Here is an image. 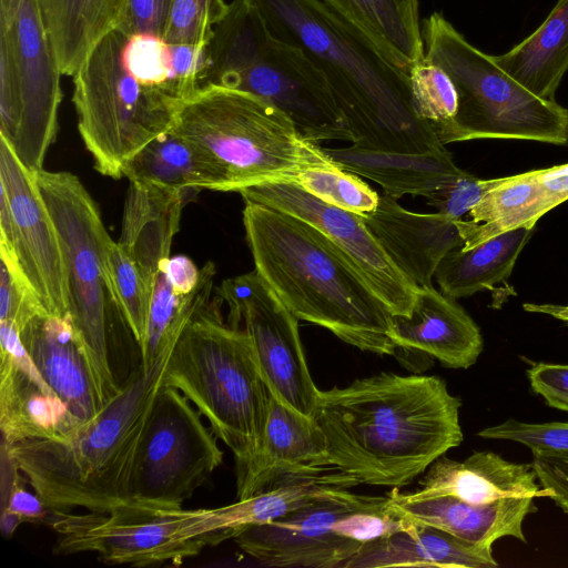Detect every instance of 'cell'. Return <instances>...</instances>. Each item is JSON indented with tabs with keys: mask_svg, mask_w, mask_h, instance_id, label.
Returning a JSON list of instances; mask_svg holds the SVG:
<instances>
[{
	"mask_svg": "<svg viewBox=\"0 0 568 568\" xmlns=\"http://www.w3.org/2000/svg\"><path fill=\"white\" fill-rule=\"evenodd\" d=\"M486 439H503L523 444L531 452L568 454V423L531 424L509 418L484 428L477 434Z\"/></svg>",
	"mask_w": 568,
	"mask_h": 568,
	"instance_id": "40",
	"label": "cell"
},
{
	"mask_svg": "<svg viewBox=\"0 0 568 568\" xmlns=\"http://www.w3.org/2000/svg\"><path fill=\"white\" fill-rule=\"evenodd\" d=\"M527 377L548 406L568 412V364L538 362L527 369Z\"/></svg>",
	"mask_w": 568,
	"mask_h": 568,
	"instance_id": "44",
	"label": "cell"
},
{
	"mask_svg": "<svg viewBox=\"0 0 568 568\" xmlns=\"http://www.w3.org/2000/svg\"><path fill=\"white\" fill-rule=\"evenodd\" d=\"M171 130L211 156L224 179V192L295 180L305 168L335 164L271 102L222 85L199 89Z\"/></svg>",
	"mask_w": 568,
	"mask_h": 568,
	"instance_id": "7",
	"label": "cell"
},
{
	"mask_svg": "<svg viewBox=\"0 0 568 568\" xmlns=\"http://www.w3.org/2000/svg\"><path fill=\"white\" fill-rule=\"evenodd\" d=\"M3 509L20 517L23 523L48 524L54 513V509L48 507L38 494L28 491L17 479L11 485L8 505Z\"/></svg>",
	"mask_w": 568,
	"mask_h": 568,
	"instance_id": "46",
	"label": "cell"
},
{
	"mask_svg": "<svg viewBox=\"0 0 568 568\" xmlns=\"http://www.w3.org/2000/svg\"><path fill=\"white\" fill-rule=\"evenodd\" d=\"M532 230L505 232L466 251L454 248L435 272L440 291L453 298L467 297L507 280Z\"/></svg>",
	"mask_w": 568,
	"mask_h": 568,
	"instance_id": "34",
	"label": "cell"
},
{
	"mask_svg": "<svg viewBox=\"0 0 568 568\" xmlns=\"http://www.w3.org/2000/svg\"><path fill=\"white\" fill-rule=\"evenodd\" d=\"M549 211L536 170L501 178L469 211L468 219L458 220L460 247L466 251L505 232L534 229Z\"/></svg>",
	"mask_w": 568,
	"mask_h": 568,
	"instance_id": "31",
	"label": "cell"
},
{
	"mask_svg": "<svg viewBox=\"0 0 568 568\" xmlns=\"http://www.w3.org/2000/svg\"><path fill=\"white\" fill-rule=\"evenodd\" d=\"M0 429L4 446L28 439L59 438L78 426L67 405L42 376L0 354Z\"/></svg>",
	"mask_w": 568,
	"mask_h": 568,
	"instance_id": "28",
	"label": "cell"
},
{
	"mask_svg": "<svg viewBox=\"0 0 568 568\" xmlns=\"http://www.w3.org/2000/svg\"><path fill=\"white\" fill-rule=\"evenodd\" d=\"M214 300L181 333L163 385L180 390L232 452L236 475L258 454L267 422L270 390L250 335L223 321Z\"/></svg>",
	"mask_w": 568,
	"mask_h": 568,
	"instance_id": "5",
	"label": "cell"
},
{
	"mask_svg": "<svg viewBox=\"0 0 568 568\" xmlns=\"http://www.w3.org/2000/svg\"><path fill=\"white\" fill-rule=\"evenodd\" d=\"M123 39L118 29L109 32L72 75L81 139L94 169L114 180L130 158L173 128L187 101L135 77L122 58Z\"/></svg>",
	"mask_w": 568,
	"mask_h": 568,
	"instance_id": "9",
	"label": "cell"
},
{
	"mask_svg": "<svg viewBox=\"0 0 568 568\" xmlns=\"http://www.w3.org/2000/svg\"><path fill=\"white\" fill-rule=\"evenodd\" d=\"M171 0H128L116 27L125 36L138 33L164 38Z\"/></svg>",
	"mask_w": 568,
	"mask_h": 568,
	"instance_id": "43",
	"label": "cell"
},
{
	"mask_svg": "<svg viewBox=\"0 0 568 568\" xmlns=\"http://www.w3.org/2000/svg\"><path fill=\"white\" fill-rule=\"evenodd\" d=\"M491 59L532 94L555 101L568 71V0H557L531 34Z\"/></svg>",
	"mask_w": 568,
	"mask_h": 568,
	"instance_id": "30",
	"label": "cell"
},
{
	"mask_svg": "<svg viewBox=\"0 0 568 568\" xmlns=\"http://www.w3.org/2000/svg\"><path fill=\"white\" fill-rule=\"evenodd\" d=\"M217 439L192 403L176 388L163 385L136 453L126 507L182 508L222 464Z\"/></svg>",
	"mask_w": 568,
	"mask_h": 568,
	"instance_id": "13",
	"label": "cell"
},
{
	"mask_svg": "<svg viewBox=\"0 0 568 568\" xmlns=\"http://www.w3.org/2000/svg\"><path fill=\"white\" fill-rule=\"evenodd\" d=\"M497 566L491 546L468 542L445 530L414 521L406 530L364 544L344 568Z\"/></svg>",
	"mask_w": 568,
	"mask_h": 568,
	"instance_id": "26",
	"label": "cell"
},
{
	"mask_svg": "<svg viewBox=\"0 0 568 568\" xmlns=\"http://www.w3.org/2000/svg\"><path fill=\"white\" fill-rule=\"evenodd\" d=\"M389 496H367L333 486L317 499L233 539L266 567L344 568L372 540L410 528Z\"/></svg>",
	"mask_w": 568,
	"mask_h": 568,
	"instance_id": "10",
	"label": "cell"
},
{
	"mask_svg": "<svg viewBox=\"0 0 568 568\" xmlns=\"http://www.w3.org/2000/svg\"><path fill=\"white\" fill-rule=\"evenodd\" d=\"M0 257L48 315L70 318L68 273L57 226L28 170L0 136Z\"/></svg>",
	"mask_w": 568,
	"mask_h": 568,
	"instance_id": "14",
	"label": "cell"
},
{
	"mask_svg": "<svg viewBox=\"0 0 568 568\" xmlns=\"http://www.w3.org/2000/svg\"><path fill=\"white\" fill-rule=\"evenodd\" d=\"M163 270L173 288L179 293H190L197 285L201 270L186 256H174L161 262Z\"/></svg>",
	"mask_w": 568,
	"mask_h": 568,
	"instance_id": "47",
	"label": "cell"
},
{
	"mask_svg": "<svg viewBox=\"0 0 568 568\" xmlns=\"http://www.w3.org/2000/svg\"><path fill=\"white\" fill-rule=\"evenodd\" d=\"M294 181L323 202L361 216L374 212L379 202L381 195L359 175L337 164L305 168Z\"/></svg>",
	"mask_w": 568,
	"mask_h": 568,
	"instance_id": "37",
	"label": "cell"
},
{
	"mask_svg": "<svg viewBox=\"0 0 568 568\" xmlns=\"http://www.w3.org/2000/svg\"><path fill=\"white\" fill-rule=\"evenodd\" d=\"M215 266L207 262L201 268L195 288L186 294L176 292L159 267L151 295L148 326L140 346L141 364L150 366L173 342H176L192 317L211 302Z\"/></svg>",
	"mask_w": 568,
	"mask_h": 568,
	"instance_id": "35",
	"label": "cell"
},
{
	"mask_svg": "<svg viewBox=\"0 0 568 568\" xmlns=\"http://www.w3.org/2000/svg\"><path fill=\"white\" fill-rule=\"evenodd\" d=\"M206 84L253 93L282 110L308 140L352 142L323 71L300 47L271 34L251 0H234L207 47Z\"/></svg>",
	"mask_w": 568,
	"mask_h": 568,
	"instance_id": "6",
	"label": "cell"
},
{
	"mask_svg": "<svg viewBox=\"0 0 568 568\" xmlns=\"http://www.w3.org/2000/svg\"><path fill=\"white\" fill-rule=\"evenodd\" d=\"M339 168L379 184L395 199L422 195L426 199L447 187L465 171L447 150L442 153L409 154L358 148H323Z\"/></svg>",
	"mask_w": 568,
	"mask_h": 568,
	"instance_id": "27",
	"label": "cell"
},
{
	"mask_svg": "<svg viewBox=\"0 0 568 568\" xmlns=\"http://www.w3.org/2000/svg\"><path fill=\"white\" fill-rule=\"evenodd\" d=\"M329 469L334 467L328 462L326 440L314 418L292 409L270 393L262 447L236 475V497H251L285 476Z\"/></svg>",
	"mask_w": 568,
	"mask_h": 568,
	"instance_id": "20",
	"label": "cell"
},
{
	"mask_svg": "<svg viewBox=\"0 0 568 568\" xmlns=\"http://www.w3.org/2000/svg\"><path fill=\"white\" fill-rule=\"evenodd\" d=\"M244 203L255 270L287 308L361 351L394 355L392 313L349 260L300 217Z\"/></svg>",
	"mask_w": 568,
	"mask_h": 568,
	"instance_id": "3",
	"label": "cell"
},
{
	"mask_svg": "<svg viewBox=\"0 0 568 568\" xmlns=\"http://www.w3.org/2000/svg\"><path fill=\"white\" fill-rule=\"evenodd\" d=\"M550 210L568 200V163L536 170Z\"/></svg>",
	"mask_w": 568,
	"mask_h": 568,
	"instance_id": "48",
	"label": "cell"
},
{
	"mask_svg": "<svg viewBox=\"0 0 568 568\" xmlns=\"http://www.w3.org/2000/svg\"><path fill=\"white\" fill-rule=\"evenodd\" d=\"M357 483L337 469L314 475L285 476L264 490L235 503L212 509H184L181 536L203 539L210 546L233 539L243 530L276 520L317 499L328 488H351Z\"/></svg>",
	"mask_w": 568,
	"mask_h": 568,
	"instance_id": "18",
	"label": "cell"
},
{
	"mask_svg": "<svg viewBox=\"0 0 568 568\" xmlns=\"http://www.w3.org/2000/svg\"><path fill=\"white\" fill-rule=\"evenodd\" d=\"M410 88L418 115L434 130L450 122L458 110V94L452 78L425 58L409 71Z\"/></svg>",
	"mask_w": 568,
	"mask_h": 568,
	"instance_id": "38",
	"label": "cell"
},
{
	"mask_svg": "<svg viewBox=\"0 0 568 568\" xmlns=\"http://www.w3.org/2000/svg\"><path fill=\"white\" fill-rule=\"evenodd\" d=\"M224 0H171L164 40L172 44L206 48L214 27L226 16Z\"/></svg>",
	"mask_w": 568,
	"mask_h": 568,
	"instance_id": "39",
	"label": "cell"
},
{
	"mask_svg": "<svg viewBox=\"0 0 568 568\" xmlns=\"http://www.w3.org/2000/svg\"><path fill=\"white\" fill-rule=\"evenodd\" d=\"M57 226L68 273L69 315L90 364L103 406L121 389L111 364L108 295L102 252L111 237L99 207L70 172H36Z\"/></svg>",
	"mask_w": 568,
	"mask_h": 568,
	"instance_id": "11",
	"label": "cell"
},
{
	"mask_svg": "<svg viewBox=\"0 0 568 568\" xmlns=\"http://www.w3.org/2000/svg\"><path fill=\"white\" fill-rule=\"evenodd\" d=\"M47 314L22 277L1 261L0 322L19 332L37 315Z\"/></svg>",
	"mask_w": 568,
	"mask_h": 568,
	"instance_id": "41",
	"label": "cell"
},
{
	"mask_svg": "<svg viewBox=\"0 0 568 568\" xmlns=\"http://www.w3.org/2000/svg\"><path fill=\"white\" fill-rule=\"evenodd\" d=\"M62 75H73L95 44L116 29L128 0H38Z\"/></svg>",
	"mask_w": 568,
	"mask_h": 568,
	"instance_id": "29",
	"label": "cell"
},
{
	"mask_svg": "<svg viewBox=\"0 0 568 568\" xmlns=\"http://www.w3.org/2000/svg\"><path fill=\"white\" fill-rule=\"evenodd\" d=\"M176 342L150 366L140 363L91 420L59 438L2 445L10 465L48 507L108 514L128 506L136 453Z\"/></svg>",
	"mask_w": 568,
	"mask_h": 568,
	"instance_id": "4",
	"label": "cell"
},
{
	"mask_svg": "<svg viewBox=\"0 0 568 568\" xmlns=\"http://www.w3.org/2000/svg\"><path fill=\"white\" fill-rule=\"evenodd\" d=\"M460 406L438 376L382 372L318 389L313 418L331 466L357 485L398 489L460 445Z\"/></svg>",
	"mask_w": 568,
	"mask_h": 568,
	"instance_id": "1",
	"label": "cell"
},
{
	"mask_svg": "<svg viewBox=\"0 0 568 568\" xmlns=\"http://www.w3.org/2000/svg\"><path fill=\"white\" fill-rule=\"evenodd\" d=\"M0 136L38 172L55 138L62 99V73L38 0H21L10 21L0 20Z\"/></svg>",
	"mask_w": 568,
	"mask_h": 568,
	"instance_id": "12",
	"label": "cell"
},
{
	"mask_svg": "<svg viewBox=\"0 0 568 568\" xmlns=\"http://www.w3.org/2000/svg\"><path fill=\"white\" fill-rule=\"evenodd\" d=\"M216 296L227 306V324L250 335L270 393L313 417L318 388L310 374L298 318L256 270L225 280Z\"/></svg>",
	"mask_w": 568,
	"mask_h": 568,
	"instance_id": "15",
	"label": "cell"
},
{
	"mask_svg": "<svg viewBox=\"0 0 568 568\" xmlns=\"http://www.w3.org/2000/svg\"><path fill=\"white\" fill-rule=\"evenodd\" d=\"M424 58L452 78L455 118L435 129L443 144L484 139L568 143V109L538 98L474 47L439 12L420 23Z\"/></svg>",
	"mask_w": 568,
	"mask_h": 568,
	"instance_id": "8",
	"label": "cell"
},
{
	"mask_svg": "<svg viewBox=\"0 0 568 568\" xmlns=\"http://www.w3.org/2000/svg\"><path fill=\"white\" fill-rule=\"evenodd\" d=\"M389 504L399 515L445 530L468 542L493 546L501 537L526 542L523 524L537 510L530 496L508 497L488 504H471L453 496L388 494Z\"/></svg>",
	"mask_w": 568,
	"mask_h": 568,
	"instance_id": "23",
	"label": "cell"
},
{
	"mask_svg": "<svg viewBox=\"0 0 568 568\" xmlns=\"http://www.w3.org/2000/svg\"><path fill=\"white\" fill-rule=\"evenodd\" d=\"M20 337L41 376L67 405L74 422L91 420L102 409L95 381L70 318L37 315Z\"/></svg>",
	"mask_w": 568,
	"mask_h": 568,
	"instance_id": "21",
	"label": "cell"
},
{
	"mask_svg": "<svg viewBox=\"0 0 568 568\" xmlns=\"http://www.w3.org/2000/svg\"><path fill=\"white\" fill-rule=\"evenodd\" d=\"M532 464H516L490 450L476 452L458 462L445 455L425 471L412 491L416 496H453L471 504L508 497H547L537 483Z\"/></svg>",
	"mask_w": 568,
	"mask_h": 568,
	"instance_id": "25",
	"label": "cell"
},
{
	"mask_svg": "<svg viewBox=\"0 0 568 568\" xmlns=\"http://www.w3.org/2000/svg\"><path fill=\"white\" fill-rule=\"evenodd\" d=\"M531 464L547 497L568 514V454L532 452Z\"/></svg>",
	"mask_w": 568,
	"mask_h": 568,
	"instance_id": "45",
	"label": "cell"
},
{
	"mask_svg": "<svg viewBox=\"0 0 568 568\" xmlns=\"http://www.w3.org/2000/svg\"><path fill=\"white\" fill-rule=\"evenodd\" d=\"M102 267L110 301L141 346L146 332L152 291L133 258L111 237L103 246Z\"/></svg>",
	"mask_w": 568,
	"mask_h": 568,
	"instance_id": "36",
	"label": "cell"
},
{
	"mask_svg": "<svg viewBox=\"0 0 568 568\" xmlns=\"http://www.w3.org/2000/svg\"><path fill=\"white\" fill-rule=\"evenodd\" d=\"M237 193L244 201L283 211L313 225L349 260L392 314H410L418 287L388 257L361 215L323 202L294 180L265 182Z\"/></svg>",
	"mask_w": 568,
	"mask_h": 568,
	"instance_id": "17",
	"label": "cell"
},
{
	"mask_svg": "<svg viewBox=\"0 0 568 568\" xmlns=\"http://www.w3.org/2000/svg\"><path fill=\"white\" fill-rule=\"evenodd\" d=\"M523 308L529 313L551 316L568 325V305L525 303Z\"/></svg>",
	"mask_w": 568,
	"mask_h": 568,
	"instance_id": "49",
	"label": "cell"
},
{
	"mask_svg": "<svg viewBox=\"0 0 568 568\" xmlns=\"http://www.w3.org/2000/svg\"><path fill=\"white\" fill-rule=\"evenodd\" d=\"M199 189H176L144 180L129 183L118 243L153 291L161 262L170 257L184 205Z\"/></svg>",
	"mask_w": 568,
	"mask_h": 568,
	"instance_id": "24",
	"label": "cell"
},
{
	"mask_svg": "<svg viewBox=\"0 0 568 568\" xmlns=\"http://www.w3.org/2000/svg\"><path fill=\"white\" fill-rule=\"evenodd\" d=\"M500 179L481 180L465 171L450 185L427 197V204L436 207L442 214L460 220L500 182Z\"/></svg>",
	"mask_w": 568,
	"mask_h": 568,
	"instance_id": "42",
	"label": "cell"
},
{
	"mask_svg": "<svg viewBox=\"0 0 568 568\" xmlns=\"http://www.w3.org/2000/svg\"><path fill=\"white\" fill-rule=\"evenodd\" d=\"M390 338L397 347L423 352L449 368L473 366L484 347L474 320L433 284L418 287L408 316L392 314Z\"/></svg>",
	"mask_w": 568,
	"mask_h": 568,
	"instance_id": "22",
	"label": "cell"
},
{
	"mask_svg": "<svg viewBox=\"0 0 568 568\" xmlns=\"http://www.w3.org/2000/svg\"><path fill=\"white\" fill-rule=\"evenodd\" d=\"M122 178L176 189L225 191L224 179L211 156L172 130L130 158L122 168Z\"/></svg>",
	"mask_w": 568,
	"mask_h": 568,
	"instance_id": "32",
	"label": "cell"
},
{
	"mask_svg": "<svg viewBox=\"0 0 568 568\" xmlns=\"http://www.w3.org/2000/svg\"><path fill=\"white\" fill-rule=\"evenodd\" d=\"M359 28L407 74L424 59L417 0H322Z\"/></svg>",
	"mask_w": 568,
	"mask_h": 568,
	"instance_id": "33",
	"label": "cell"
},
{
	"mask_svg": "<svg viewBox=\"0 0 568 568\" xmlns=\"http://www.w3.org/2000/svg\"><path fill=\"white\" fill-rule=\"evenodd\" d=\"M22 523L23 520L20 517L9 513L8 510L2 509L0 524L2 534L6 537H10L14 532L17 527Z\"/></svg>",
	"mask_w": 568,
	"mask_h": 568,
	"instance_id": "50",
	"label": "cell"
},
{
	"mask_svg": "<svg viewBox=\"0 0 568 568\" xmlns=\"http://www.w3.org/2000/svg\"><path fill=\"white\" fill-rule=\"evenodd\" d=\"M271 34L300 47L323 71L355 146L426 154L447 151L414 105L409 75L322 0H251Z\"/></svg>",
	"mask_w": 568,
	"mask_h": 568,
	"instance_id": "2",
	"label": "cell"
},
{
	"mask_svg": "<svg viewBox=\"0 0 568 568\" xmlns=\"http://www.w3.org/2000/svg\"><path fill=\"white\" fill-rule=\"evenodd\" d=\"M362 217L388 257L417 287L432 285L440 261L464 244L458 220L439 212L408 211L386 193L375 211Z\"/></svg>",
	"mask_w": 568,
	"mask_h": 568,
	"instance_id": "19",
	"label": "cell"
},
{
	"mask_svg": "<svg viewBox=\"0 0 568 568\" xmlns=\"http://www.w3.org/2000/svg\"><path fill=\"white\" fill-rule=\"evenodd\" d=\"M184 509L122 507L108 514L73 515L55 510L48 524L58 534L57 552L98 554L109 565L134 567L182 564L209 544L181 536Z\"/></svg>",
	"mask_w": 568,
	"mask_h": 568,
	"instance_id": "16",
	"label": "cell"
}]
</instances>
